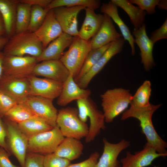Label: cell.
Wrapping results in <instances>:
<instances>
[{"mask_svg":"<svg viewBox=\"0 0 167 167\" xmlns=\"http://www.w3.org/2000/svg\"><path fill=\"white\" fill-rule=\"evenodd\" d=\"M161 106V104H151L147 107H139L130 104V108L122 113L121 119L125 120L133 118L138 120L146 143L153 147L158 153L167 154V143L157 134L152 121L153 114Z\"/></svg>","mask_w":167,"mask_h":167,"instance_id":"6da1fadb","label":"cell"},{"mask_svg":"<svg viewBox=\"0 0 167 167\" xmlns=\"http://www.w3.org/2000/svg\"><path fill=\"white\" fill-rule=\"evenodd\" d=\"M43 49L41 42L34 33L27 31L15 33L10 38L3 52L6 55L37 58Z\"/></svg>","mask_w":167,"mask_h":167,"instance_id":"7a4b0ae2","label":"cell"},{"mask_svg":"<svg viewBox=\"0 0 167 167\" xmlns=\"http://www.w3.org/2000/svg\"><path fill=\"white\" fill-rule=\"evenodd\" d=\"M105 122L111 123L130 105L132 95L130 91L122 88L106 90L100 96Z\"/></svg>","mask_w":167,"mask_h":167,"instance_id":"3957f363","label":"cell"},{"mask_svg":"<svg viewBox=\"0 0 167 167\" xmlns=\"http://www.w3.org/2000/svg\"><path fill=\"white\" fill-rule=\"evenodd\" d=\"M76 102L80 119L86 123L88 117L89 119L88 132L85 139L86 143H89L94 140L101 130L105 129L104 116L103 112L99 109L90 97L78 100Z\"/></svg>","mask_w":167,"mask_h":167,"instance_id":"277c9868","label":"cell"},{"mask_svg":"<svg viewBox=\"0 0 167 167\" xmlns=\"http://www.w3.org/2000/svg\"><path fill=\"white\" fill-rule=\"evenodd\" d=\"M56 124L64 137L80 140L88 134V124L80 119L78 109L75 107H67L59 109Z\"/></svg>","mask_w":167,"mask_h":167,"instance_id":"5b68a950","label":"cell"},{"mask_svg":"<svg viewBox=\"0 0 167 167\" xmlns=\"http://www.w3.org/2000/svg\"><path fill=\"white\" fill-rule=\"evenodd\" d=\"M91 49V40H85L78 36L74 37L69 49L61 58L60 60L74 79L79 73Z\"/></svg>","mask_w":167,"mask_h":167,"instance_id":"8992f818","label":"cell"},{"mask_svg":"<svg viewBox=\"0 0 167 167\" xmlns=\"http://www.w3.org/2000/svg\"><path fill=\"white\" fill-rule=\"evenodd\" d=\"M6 139L9 153L14 156L21 167H25L28 139L19 128L18 124L4 118Z\"/></svg>","mask_w":167,"mask_h":167,"instance_id":"52a82bcc","label":"cell"},{"mask_svg":"<svg viewBox=\"0 0 167 167\" xmlns=\"http://www.w3.org/2000/svg\"><path fill=\"white\" fill-rule=\"evenodd\" d=\"M58 126L29 138L27 152L43 155L53 153L64 138Z\"/></svg>","mask_w":167,"mask_h":167,"instance_id":"ba28073f","label":"cell"},{"mask_svg":"<svg viewBox=\"0 0 167 167\" xmlns=\"http://www.w3.org/2000/svg\"><path fill=\"white\" fill-rule=\"evenodd\" d=\"M37 63L36 58L33 57H18L4 54L2 74L16 78H29L34 76L33 70Z\"/></svg>","mask_w":167,"mask_h":167,"instance_id":"9c48e42d","label":"cell"},{"mask_svg":"<svg viewBox=\"0 0 167 167\" xmlns=\"http://www.w3.org/2000/svg\"><path fill=\"white\" fill-rule=\"evenodd\" d=\"M0 90L18 104L23 103L30 96L29 78H16L2 74L0 78Z\"/></svg>","mask_w":167,"mask_h":167,"instance_id":"30bf717a","label":"cell"},{"mask_svg":"<svg viewBox=\"0 0 167 167\" xmlns=\"http://www.w3.org/2000/svg\"><path fill=\"white\" fill-rule=\"evenodd\" d=\"M38 117L53 127L56 126L58 111L53 101L42 97L30 95L24 103Z\"/></svg>","mask_w":167,"mask_h":167,"instance_id":"8fae6325","label":"cell"},{"mask_svg":"<svg viewBox=\"0 0 167 167\" xmlns=\"http://www.w3.org/2000/svg\"><path fill=\"white\" fill-rule=\"evenodd\" d=\"M125 40L121 37L111 43L104 54L90 70L76 82L81 88L86 89L93 78L103 68L107 62L115 55L122 50Z\"/></svg>","mask_w":167,"mask_h":167,"instance_id":"7c38bea8","label":"cell"},{"mask_svg":"<svg viewBox=\"0 0 167 167\" xmlns=\"http://www.w3.org/2000/svg\"><path fill=\"white\" fill-rule=\"evenodd\" d=\"M85 8L82 6H73L53 9L55 17L63 32L73 37L78 36V15Z\"/></svg>","mask_w":167,"mask_h":167,"instance_id":"4fadbf2b","label":"cell"},{"mask_svg":"<svg viewBox=\"0 0 167 167\" xmlns=\"http://www.w3.org/2000/svg\"><path fill=\"white\" fill-rule=\"evenodd\" d=\"M30 83V95L44 97L52 101L58 98L62 88L63 83L35 76L29 78Z\"/></svg>","mask_w":167,"mask_h":167,"instance_id":"5bb4252c","label":"cell"},{"mask_svg":"<svg viewBox=\"0 0 167 167\" xmlns=\"http://www.w3.org/2000/svg\"><path fill=\"white\" fill-rule=\"evenodd\" d=\"M167 156V154L158 153L153 147L146 143L142 150L134 154L127 151L126 156L120 160L121 167H145L151 165L156 159Z\"/></svg>","mask_w":167,"mask_h":167,"instance_id":"9a60e30c","label":"cell"},{"mask_svg":"<svg viewBox=\"0 0 167 167\" xmlns=\"http://www.w3.org/2000/svg\"><path fill=\"white\" fill-rule=\"evenodd\" d=\"M132 35L140 50L141 63L145 70L149 71L155 65L152 54L154 44L147 35L146 24L144 23L138 29H134Z\"/></svg>","mask_w":167,"mask_h":167,"instance_id":"2e32d148","label":"cell"},{"mask_svg":"<svg viewBox=\"0 0 167 167\" xmlns=\"http://www.w3.org/2000/svg\"><path fill=\"white\" fill-rule=\"evenodd\" d=\"M34 76H39L63 83L69 72L60 60L44 61L37 63L33 72Z\"/></svg>","mask_w":167,"mask_h":167,"instance_id":"e0dca14e","label":"cell"},{"mask_svg":"<svg viewBox=\"0 0 167 167\" xmlns=\"http://www.w3.org/2000/svg\"><path fill=\"white\" fill-rule=\"evenodd\" d=\"M103 142V152L95 167H121L118 156L121 152L130 146V142L123 139L118 143H112L105 138Z\"/></svg>","mask_w":167,"mask_h":167,"instance_id":"ac0fdd59","label":"cell"},{"mask_svg":"<svg viewBox=\"0 0 167 167\" xmlns=\"http://www.w3.org/2000/svg\"><path fill=\"white\" fill-rule=\"evenodd\" d=\"M63 33L55 17L53 9H51L49 11L41 26L34 33L44 49Z\"/></svg>","mask_w":167,"mask_h":167,"instance_id":"d6986e66","label":"cell"},{"mask_svg":"<svg viewBox=\"0 0 167 167\" xmlns=\"http://www.w3.org/2000/svg\"><path fill=\"white\" fill-rule=\"evenodd\" d=\"M103 15L104 19L101 26L91 40L92 49L99 48L122 37V34L116 29L110 18L106 14Z\"/></svg>","mask_w":167,"mask_h":167,"instance_id":"ffe728a7","label":"cell"},{"mask_svg":"<svg viewBox=\"0 0 167 167\" xmlns=\"http://www.w3.org/2000/svg\"><path fill=\"white\" fill-rule=\"evenodd\" d=\"M91 93L89 89L80 88L75 81L73 76L69 75L63 83L61 92L58 97L57 104L65 106L73 101L89 97Z\"/></svg>","mask_w":167,"mask_h":167,"instance_id":"44dd1931","label":"cell"},{"mask_svg":"<svg viewBox=\"0 0 167 167\" xmlns=\"http://www.w3.org/2000/svg\"><path fill=\"white\" fill-rule=\"evenodd\" d=\"M74 38V37L63 32L50 43L40 55L36 58L37 63L46 60H60L65 49L70 47Z\"/></svg>","mask_w":167,"mask_h":167,"instance_id":"7402d4cb","label":"cell"},{"mask_svg":"<svg viewBox=\"0 0 167 167\" xmlns=\"http://www.w3.org/2000/svg\"><path fill=\"white\" fill-rule=\"evenodd\" d=\"M100 10L101 12L109 16L118 26L123 38L129 44L131 54L134 56L135 53L134 38L129 28L119 16L118 7L110 1L107 3H103Z\"/></svg>","mask_w":167,"mask_h":167,"instance_id":"603a6c76","label":"cell"},{"mask_svg":"<svg viewBox=\"0 0 167 167\" xmlns=\"http://www.w3.org/2000/svg\"><path fill=\"white\" fill-rule=\"evenodd\" d=\"M85 16L78 36L81 39L89 40L96 34L102 24L104 15L96 14L94 10L85 8Z\"/></svg>","mask_w":167,"mask_h":167,"instance_id":"cb8c5ba5","label":"cell"},{"mask_svg":"<svg viewBox=\"0 0 167 167\" xmlns=\"http://www.w3.org/2000/svg\"><path fill=\"white\" fill-rule=\"evenodd\" d=\"M19 0H0V12L5 26L6 36L9 38L15 33L17 9Z\"/></svg>","mask_w":167,"mask_h":167,"instance_id":"d4e9b609","label":"cell"},{"mask_svg":"<svg viewBox=\"0 0 167 167\" xmlns=\"http://www.w3.org/2000/svg\"><path fill=\"white\" fill-rule=\"evenodd\" d=\"M84 145L79 139L66 137L53 153L55 155L72 161L82 155Z\"/></svg>","mask_w":167,"mask_h":167,"instance_id":"484cf974","label":"cell"},{"mask_svg":"<svg viewBox=\"0 0 167 167\" xmlns=\"http://www.w3.org/2000/svg\"><path fill=\"white\" fill-rule=\"evenodd\" d=\"M117 7L122 9L128 15L134 29H138L144 23L146 12L138 6H135L129 0H111Z\"/></svg>","mask_w":167,"mask_h":167,"instance_id":"4316f807","label":"cell"},{"mask_svg":"<svg viewBox=\"0 0 167 167\" xmlns=\"http://www.w3.org/2000/svg\"><path fill=\"white\" fill-rule=\"evenodd\" d=\"M18 124L20 129L28 139L41 133L50 130L53 128L38 116Z\"/></svg>","mask_w":167,"mask_h":167,"instance_id":"83f0119b","label":"cell"},{"mask_svg":"<svg viewBox=\"0 0 167 167\" xmlns=\"http://www.w3.org/2000/svg\"><path fill=\"white\" fill-rule=\"evenodd\" d=\"M37 116L24 103L17 104L5 115L4 118L17 124Z\"/></svg>","mask_w":167,"mask_h":167,"instance_id":"f1b7e54d","label":"cell"},{"mask_svg":"<svg viewBox=\"0 0 167 167\" xmlns=\"http://www.w3.org/2000/svg\"><path fill=\"white\" fill-rule=\"evenodd\" d=\"M32 6L19 2L17 9L15 33L27 31L29 24Z\"/></svg>","mask_w":167,"mask_h":167,"instance_id":"f546056e","label":"cell"},{"mask_svg":"<svg viewBox=\"0 0 167 167\" xmlns=\"http://www.w3.org/2000/svg\"><path fill=\"white\" fill-rule=\"evenodd\" d=\"M101 4L99 0H52L46 8L50 10L61 6H82L95 11Z\"/></svg>","mask_w":167,"mask_h":167,"instance_id":"4dcf8cb0","label":"cell"},{"mask_svg":"<svg viewBox=\"0 0 167 167\" xmlns=\"http://www.w3.org/2000/svg\"><path fill=\"white\" fill-rule=\"evenodd\" d=\"M111 43H109L99 48L91 50L87 55L79 73L74 79L75 82L90 70L108 49Z\"/></svg>","mask_w":167,"mask_h":167,"instance_id":"1f68e13d","label":"cell"},{"mask_svg":"<svg viewBox=\"0 0 167 167\" xmlns=\"http://www.w3.org/2000/svg\"><path fill=\"white\" fill-rule=\"evenodd\" d=\"M151 83L148 80H145L132 96L131 104L139 107H145L151 104L149 99L151 95Z\"/></svg>","mask_w":167,"mask_h":167,"instance_id":"d6a6232c","label":"cell"},{"mask_svg":"<svg viewBox=\"0 0 167 167\" xmlns=\"http://www.w3.org/2000/svg\"><path fill=\"white\" fill-rule=\"evenodd\" d=\"M49 10L37 6H32L31 17L27 31L34 33L43 23Z\"/></svg>","mask_w":167,"mask_h":167,"instance_id":"836d02e7","label":"cell"},{"mask_svg":"<svg viewBox=\"0 0 167 167\" xmlns=\"http://www.w3.org/2000/svg\"><path fill=\"white\" fill-rule=\"evenodd\" d=\"M71 161L52 153L44 156V167H67L71 164Z\"/></svg>","mask_w":167,"mask_h":167,"instance_id":"e575fe53","label":"cell"},{"mask_svg":"<svg viewBox=\"0 0 167 167\" xmlns=\"http://www.w3.org/2000/svg\"><path fill=\"white\" fill-rule=\"evenodd\" d=\"M18 103L12 98L0 90V117L6 114Z\"/></svg>","mask_w":167,"mask_h":167,"instance_id":"d590c367","label":"cell"},{"mask_svg":"<svg viewBox=\"0 0 167 167\" xmlns=\"http://www.w3.org/2000/svg\"><path fill=\"white\" fill-rule=\"evenodd\" d=\"M132 4L137 5L147 14L152 15L156 12L155 8L159 0H129Z\"/></svg>","mask_w":167,"mask_h":167,"instance_id":"8d00e7d4","label":"cell"},{"mask_svg":"<svg viewBox=\"0 0 167 167\" xmlns=\"http://www.w3.org/2000/svg\"><path fill=\"white\" fill-rule=\"evenodd\" d=\"M44 158L42 155L27 152L24 167H44Z\"/></svg>","mask_w":167,"mask_h":167,"instance_id":"74e56055","label":"cell"},{"mask_svg":"<svg viewBox=\"0 0 167 167\" xmlns=\"http://www.w3.org/2000/svg\"><path fill=\"white\" fill-rule=\"evenodd\" d=\"M150 39L154 44L157 41L167 38V19L166 18L162 25L151 33Z\"/></svg>","mask_w":167,"mask_h":167,"instance_id":"f35d334b","label":"cell"},{"mask_svg":"<svg viewBox=\"0 0 167 167\" xmlns=\"http://www.w3.org/2000/svg\"><path fill=\"white\" fill-rule=\"evenodd\" d=\"M99 156V153L95 151L86 160L78 163L71 164L67 167H95Z\"/></svg>","mask_w":167,"mask_h":167,"instance_id":"ab89813d","label":"cell"},{"mask_svg":"<svg viewBox=\"0 0 167 167\" xmlns=\"http://www.w3.org/2000/svg\"><path fill=\"white\" fill-rule=\"evenodd\" d=\"M11 155L4 148L0 147V167H19L11 162L9 159Z\"/></svg>","mask_w":167,"mask_h":167,"instance_id":"60d3db41","label":"cell"},{"mask_svg":"<svg viewBox=\"0 0 167 167\" xmlns=\"http://www.w3.org/2000/svg\"><path fill=\"white\" fill-rule=\"evenodd\" d=\"M1 118L0 117V147L4 148L9 153L6 141V129Z\"/></svg>","mask_w":167,"mask_h":167,"instance_id":"b9f144b4","label":"cell"},{"mask_svg":"<svg viewBox=\"0 0 167 167\" xmlns=\"http://www.w3.org/2000/svg\"><path fill=\"white\" fill-rule=\"evenodd\" d=\"M52 0H20L19 2L28 4L31 6H37L46 8Z\"/></svg>","mask_w":167,"mask_h":167,"instance_id":"7bdbcfd3","label":"cell"},{"mask_svg":"<svg viewBox=\"0 0 167 167\" xmlns=\"http://www.w3.org/2000/svg\"><path fill=\"white\" fill-rule=\"evenodd\" d=\"M6 36V31L4 21L0 12V36Z\"/></svg>","mask_w":167,"mask_h":167,"instance_id":"ee69618b","label":"cell"},{"mask_svg":"<svg viewBox=\"0 0 167 167\" xmlns=\"http://www.w3.org/2000/svg\"><path fill=\"white\" fill-rule=\"evenodd\" d=\"M157 7L160 10H167V0H159L157 5Z\"/></svg>","mask_w":167,"mask_h":167,"instance_id":"f6af8a7d","label":"cell"},{"mask_svg":"<svg viewBox=\"0 0 167 167\" xmlns=\"http://www.w3.org/2000/svg\"><path fill=\"white\" fill-rule=\"evenodd\" d=\"M9 39L6 36H0V49L4 48Z\"/></svg>","mask_w":167,"mask_h":167,"instance_id":"bcb514c9","label":"cell"},{"mask_svg":"<svg viewBox=\"0 0 167 167\" xmlns=\"http://www.w3.org/2000/svg\"><path fill=\"white\" fill-rule=\"evenodd\" d=\"M4 54L3 51L0 49V78L2 74V63Z\"/></svg>","mask_w":167,"mask_h":167,"instance_id":"7dc6e473","label":"cell"},{"mask_svg":"<svg viewBox=\"0 0 167 167\" xmlns=\"http://www.w3.org/2000/svg\"><path fill=\"white\" fill-rule=\"evenodd\" d=\"M155 167H158L155 166Z\"/></svg>","mask_w":167,"mask_h":167,"instance_id":"c3c4849f","label":"cell"}]
</instances>
